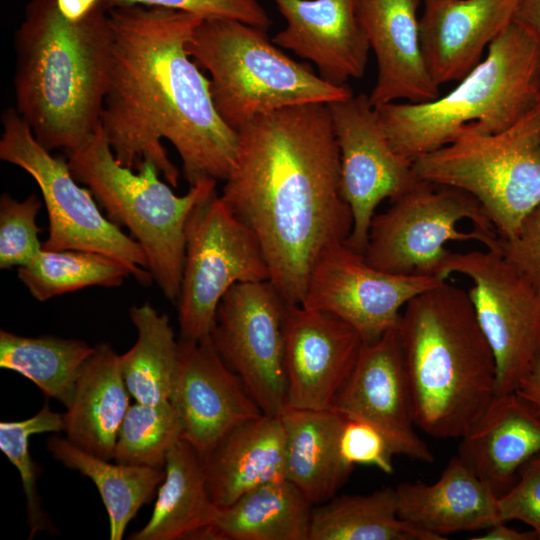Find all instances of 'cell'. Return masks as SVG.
I'll return each mask as SVG.
<instances>
[{
	"label": "cell",
	"instance_id": "obj_18",
	"mask_svg": "<svg viewBox=\"0 0 540 540\" xmlns=\"http://www.w3.org/2000/svg\"><path fill=\"white\" fill-rule=\"evenodd\" d=\"M332 409L378 428L397 455L434 462L433 452L415 431L397 327L377 341L363 344Z\"/></svg>",
	"mask_w": 540,
	"mask_h": 540
},
{
	"label": "cell",
	"instance_id": "obj_16",
	"mask_svg": "<svg viewBox=\"0 0 540 540\" xmlns=\"http://www.w3.org/2000/svg\"><path fill=\"white\" fill-rule=\"evenodd\" d=\"M363 344L360 334L337 316L302 304L287 303L284 316L286 406L332 409Z\"/></svg>",
	"mask_w": 540,
	"mask_h": 540
},
{
	"label": "cell",
	"instance_id": "obj_26",
	"mask_svg": "<svg viewBox=\"0 0 540 540\" xmlns=\"http://www.w3.org/2000/svg\"><path fill=\"white\" fill-rule=\"evenodd\" d=\"M280 417L286 435V479L314 506L328 501L353 471L339 451L343 415L333 409L286 406Z\"/></svg>",
	"mask_w": 540,
	"mask_h": 540
},
{
	"label": "cell",
	"instance_id": "obj_1",
	"mask_svg": "<svg viewBox=\"0 0 540 540\" xmlns=\"http://www.w3.org/2000/svg\"><path fill=\"white\" fill-rule=\"evenodd\" d=\"M112 32L101 128L116 160L136 170L153 163L174 188L180 172L162 140L182 161L189 186L225 181L238 152V134L219 116L210 80L187 51L201 17L147 6L108 12Z\"/></svg>",
	"mask_w": 540,
	"mask_h": 540
},
{
	"label": "cell",
	"instance_id": "obj_40",
	"mask_svg": "<svg viewBox=\"0 0 540 540\" xmlns=\"http://www.w3.org/2000/svg\"><path fill=\"white\" fill-rule=\"evenodd\" d=\"M500 253L540 293V203L509 238H500Z\"/></svg>",
	"mask_w": 540,
	"mask_h": 540
},
{
	"label": "cell",
	"instance_id": "obj_21",
	"mask_svg": "<svg viewBox=\"0 0 540 540\" xmlns=\"http://www.w3.org/2000/svg\"><path fill=\"white\" fill-rule=\"evenodd\" d=\"M519 0H423L420 38L429 72L440 87L461 80L513 23Z\"/></svg>",
	"mask_w": 540,
	"mask_h": 540
},
{
	"label": "cell",
	"instance_id": "obj_44",
	"mask_svg": "<svg viewBox=\"0 0 540 540\" xmlns=\"http://www.w3.org/2000/svg\"><path fill=\"white\" fill-rule=\"evenodd\" d=\"M472 540H538L533 530L520 531L506 525V522H498L487 531Z\"/></svg>",
	"mask_w": 540,
	"mask_h": 540
},
{
	"label": "cell",
	"instance_id": "obj_10",
	"mask_svg": "<svg viewBox=\"0 0 540 540\" xmlns=\"http://www.w3.org/2000/svg\"><path fill=\"white\" fill-rule=\"evenodd\" d=\"M0 159L18 166L39 187L49 219L45 250L100 253L120 262L143 286L153 280L146 255L131 236L106 217L89 188L79 185L67 158L53 156L35 138L15 107L1 115Z\"/></svg>",
	"mask_w": 540,
	"mask_h": 540
},
{
	"label": "cell",
	"instance_id": "obj_9",
	"mask_svg": "<svg viewBox=\"0 0 540 540\" xmlns=\"http://www.w3.org/2000/svg\"><path fill=\"white\" fill-rule=\"evenodd\" d=\"M477 241L499 251L500 237L469 193L420 179L372 219L363 252L368 264L400 275L444 276L449 242Z\"/></svg>",
	"mask_w": 540,
	"mask_h": 540
},
{
	"label": "cell",
	"instance_id": "obj_36",
	"mask_svg": "<svg viewBox=\"0 0 540 540\" xmlns=\"http://www.w3.org/2000/svg\"><path fill=\"white\" fill-rule=\"evenodd\" d=\"M42 201L31 194L22 201L8 193L0 197V268L7 270L30 262L42 249L36 217Z\"/></svg>",
	"mask_w": 540,
	"mask_h": 540
},
{
	"label": "cell",
	"instance_id": "obj_41",
	"mask_svg": "<svg viewBox=\"0 0 540 540\" xmlns=\"http://www.w3.org/2000/svg\"><path fill=\"white\" fill-rule=\"evenodd\" d=\"M513 23L519 26L540 48V0H519Z\"/></svg>",
	"mask_w": 540,
	"mask_h": 540
},
{
	"label": "cell",
	"instance_id": "obj_14",
	"mask_svg": "<svg viewBox=\"0 0 540 540\" xmlns=\"http://www.w3.org/2000/svg\"><path fill=\"white\" fill-rule=\"evenodd\" d=\"M327 105L339 149L341 192L353 220L346 244L363 254L378 205L398 198L420 178L413 161L392 147L367 95Z\"/></svg>",
	"mask_w": 540,
	"mask_h": 540
},
{
	"label": "cell",
	"instance_id": "obj_27",
	"mask_svg": "<svg viewBox=\"0 0 540 540\" xmlns=\"http://www.w3.org/2000/svg\"><path fill=\"white\" fill-rule=\"evenodd\" d=\"M152 514L132 540H203L219 507L210 495L199 453L180 439L168 452Z\"/></svg>",
	"mask_w": 540,
	"mask_h": 540
},
{
	"label": "cell",
	"instance_id": "obj_5",
	"mask_svg": "<svg viewBox=\"0 0 540 540\" xmlns=\"http://www.w3.org/2000/svg\"><path fill=\"white\" fill-rule=\"evenodd\" d=\"M539 70L540 48L512 23L445 95L375 109L394 150L413 161L449 144L465 127L497 133L514 124L538 103Z\"/></svg>",
	"mask_w": 540,
	"mask_h": 540
},
{
	"label": "cell",
	"instance_id": "obj_32",
	"mask_svg": "<svg viewBox=\"0 0 540 540\" xmlns=\"http://www.w3.org/2000/svg\"><path fill=\"white\" fill-rule=\"evenodd\" d=\"M94 349L79 339L0 331V367L29 379L44 395L66 408L72 400L78 373Z\"/></svg>",
	"mask_w": 540,
	"mask_h": 540
},
{
	"label": "cell",
	"instance_id": "obj_20",
	"mask_svg": "<svg viewBox=\"0 0 540 540\" xmlns=\"http://www.w3.org/2000/svg\"><path fill=\"white\" fill-rule=\"evenodd\" d=\"M419 0H356L357 13L378 67L368 95L374 108L392 102L420 103L439 96L424 57Z\"/></svg>",
	"mask_w": 540,
	"mask_h": 540
},
{
	"label": "cell",
	"instance_id": "obj_34",
	"mask_svg": "<svg viewBox=\"0 0 540 540\" xmlns=\"http://www.w3.org/2000/svg\"><path fill=\"white\" fill-rule=\"evenodd\" d=\"M182 426L170 401L130 405L121 424L113 459L129 465L164 468Z\"/></svg>",
	"mask_w": 540,
	"mask_h": 540
},
{
	"label": "cell",
	"instance_id": "obj_39",
	"mask_svg": "<svg viewBox=\"0 0 540 540\" xmlns=\"http://www.w3.org/2000/svg\"><path fill=\"white\" fill-rule=\"evenodd\" d=\"M502 522L519 521L540 540V452L518 470L514 484L498 497Z\"/></svg>",
	"mask_w": 540,
	"mask_h": 540
},
{
	"label": "cell",
	"instance_id": "obj_6",
	"mask_svg": "<svg viewBox=\"0 0 540 540\" xmlns=\"http://www.w3.org/2000/svg\"><path fill=\"white\" fill-rule=\"evenodd\" d=\"M187 51L209 74L215 108L236 132L265 113L300 104H329L353 94L347 85L331 84L308 64L290 58L265 29L241 21L202 20Z\"/></svg>",
	"mask_w": 540,
	"mask_h": 540
},
{
	"label": "cell",
	"instance_id": "obj_23",
	"mask_svg": "<svg viewBox=\"0 0 540 540\" xmlns=\"http://www.w3.org/2000/svg\"><path fill=\"white\" fill-rule=\"evenodd\" d=\"M460 440L458 456L499 497L540 452V417L515 392L495 395Z\"/></svg>",
	"mask_w": 540,
	"mask_h": 540
},
{
	"label": "cell",
	"instance_id": "obj_22",
	"mask_svg": "<svg viewBox=\"0 0 540 540\" xmlns=\"http://www.w3.org/2000/svg\"><path fill=\"white\" fill-rule=\"evenodd\" d=\"M395 489L399 517L439 540L502 522L498 496L458 455L434 483L403 482Z\"/></svg>",
	"mask_w": 540,
	"mask_h": 540
},
{
	"label": "cell",
	"instance_id": "obj_30",
	"mask_svg": "<svg viewBox=\"0 0 540 540\" xmlns=\"http://www.w3.org/2000/svg\"><path fill=\"white\" fill-rule=\"evenodd\" d=\"M309 540H439L398 515L396 489L335 495L313 508Z\"/></svg>",
	"mask_w": 540,
	"mask_h": 540
},
{
	"label": "cell",
	"instance_id": "obj_15",
	"mask_svg": "<svg viewBox=\"0 0 540 540\" xmlns=\"http://www.w3.org/2000/svg\"><path fill=\"white\" fill-rule=\"evenodd\" d=\"M444 281L379 270L362 253L340 243L326 249L315 262L302 305L337 316L364 343H372L398 326L411 299Z\"/></svg>",
	"mask_w": 540,
	"mask_h": 540
},
{
	"label": "cell",
	"instance_id": "obj_37",
	"mask_svg": "<svg viewBox=\"0 0 540 540\" xmlns=\"http://www.w3.org/2000/svg\"><path fill=\"white\" fill-rule=\"evenodd\" d=\"M147 6L187 12L202 19H231L266 29L271 20L257 0H101L105 11L124 6Z\"/></svg>",
	"mask_w": 540,
	"mask_h": 540
},
{
	"label": "cell",
	"instance_id": "obj_29",
	"mask_svg": "<svg viewBox=\"0 0 540 540\" xmlns=\"http://www.w3.org/2000/svg\"><path fill=\"white\" fill-rule=\"evenodd\" d=\"M47 448L54 459L94 483L108 514L110 540L123 538L128 523L165 476L164 468L110 463L60 436L49 438Z\"/></svg>",
	"mask_w": 540,
	"mask_h": 540
},
{
	"label": "cell",
	"instance_id": "obj_42",
	"mask_svg": "<svg viewBox=\"0 0 540 540\" xmlns=\"http://www.w3.org/2000/svg\"><path fill=\"white\" fill-rule=\"evenodd\" d=\"M540 417V356L514 391Z\"/></svg>",
	"mask_w": 540,
	"mask_h": 540
},
{
	"label": "cell",
	"instance_id": "obj_24",
	"mask_svg": "<svg viewBox=\"0 0 540 540\" xmlns=\"http://www.w3.org/2000/svg\"><path fill=\"white\" fill-rule=\"evenodd\" d=\"M219 508L268 482L286 479V435L280 415H261L222 436L200 456Z\"/></svg>",
	"mask_w": 540,
	"mask_h": 540
},
{
	"label": "cell",
	"instance_id": "obj_35",
	"mask_svg": "<svg viewBox=\"0 0 540 540\" xmlns=\"http://www.w3.org/2000/svg\"><path fill=\"white\" fill-rule=\"evenodd\" d=\"M63 431V414L52 411L48 404L28 419L0 422V450L19 472L26 498L30 539L39 531L54 532L55 527L41 506L37 490V477L40 472L31 457L29 439L35 434Z\"/></svg>",
	"mask_w": 540,
	"mask_h": 540
},
{
	"label": "cell",
	"instance_id": "obj_17",
	"mask_svg": "<svg viewBox=\"0 0 540 540\" xmlns=\"http://www.w3.org/2000/svg\"><path fill=\"white\" fill-rule=\"evenodd\" d=\"M169 401L179 417L182 439L200 456L234 427L264 414L242 379L220 358L210 336L178 339Z\"/></svg>",
	"mask_w": 540,
	"mask_h": 540
},
{
	"label": "cell",
	"instance_id": "obj_19",
	"mask_svg": "<svg viewBox=\"0 0 540 540\" xmlns=\"http://www.w3.org/2000/svg\"><path fill=\"white\" fill-rule=\"evenodd\" d=\"M286 21L272 41L309 60L334 85L364 75L370 51L356 0H272Z\"/></svg>",
	"mask_w": 540,
	"mask_h": 540
},
{
	"label": "cell",
	"instance_id": "obj_4",
	"mask_svg": "<svg viewBox=\"0 0 540 540\" xmlns=\"http://www.w3.org/2000/svg\"><path fill=\"white\" fill-rule=\"evenodd\" d=\"M397 330L416 428L460 439L496 388L495 357L468 292L444 281L415 296Z\"/></svg>",
	"mask_w": 540,
	"mask_h": 540
},
{
	"label": "cell",
	"instance_id": "obj_38",
	"mask_svg": "<svg viewBox=\"0 0 540 540\" xmlns=\"http://www.w3.org/2000/svg\"><path fill=\"white\" fill-rule=\"evenodd\" d=\"M338 443L340 455L350 468L366 465L386 474L393 473V457L397 453L385 434L375 426L343 415Z\"/></svg>",
	"mask_w": 540,
	"mask_h": 540
},
{
	"label": "cell",
	"instance_id": "obj_2",
	"mask_svg": "<svg viewBox=\"0 0 540 540\" xmlns=\"http://www.w3.org/2000/svg\"><path fill=\"white\" fill-rule=\"evenodd\" d=\"M237 134L221 198L258 239L270 282L286 303L302 304L315 262L346 243L353 225L328 105L265 113Z\"/></svg>",
	"mask_w": 540,
	"mask_h": 540
},
{
	"label": "cell",
	"instance_id": "obj_28",
	"mask_svg": "<svg viewBox=\"0 0 540 540\" xmlns=\"http://www.w3.org/2000/svg\"><path fill=\"white\" fill-rule=\"evenodd\" d=\"M313 508L289 480L268 482L219 508L203 540H309Z\"/></svg>",
	"mask_w": 540,
	"mask_h": 540
},
{
	"label": "cell",
	"instance_id": "obj_12",
	"mask_svg": "<svg viewBox=\"0 0 540 540\" xmlns=\"http://www.w3.org/2000/svg\"><path fill=\"white\" fill-rule=\"evenodd\" d=\"M461 274L496 362L495 395L514 392L540 356V293L497 250L451 252L446 279Z\"/></svg>",
	"mask_w": 540,
	"mask_h": 540
},
{
	"label": "cell",
	"instance_id": "obj_25",
	"mask_svg": "<svg viewBox=\"0 0 540 540\" xmlns=\"http://www.w3.org/2000/svg\"><path fill=\"white\" fill-rule=\"evenodd\" d=\"M81 367L72 400L63 414L66 438L82 450L111 460L130 407L119 356L109 343L94 346Z\"/></svg>",
	"mask_w": 540,
	"mask_h": 540
},
{
	"label": "cell",
	"instance_id": "obj_43",
	"mask_svg": "<svg viewBox=\"0 0 540 540\" xmlns=\"http://www.w3.org/2000/svg\"><path fill=\"white\" fill-rule=\"evenodd\" d=\"M55 3L61 16L70 22H79L102 8L101 0H55Z\"/></svg>",
	"mask_w": 540,
	"mask_h": 540
},
{
	"label": "cell",
	"instance_id": "obj_11",
	"mask_svg": "<svg viewBox=\"0 0 540 540\" xmlns=\"http://www.w3.org/2000/svg\"><path fill=\"white\" fill-rule=\"evenodd\" d=\"M270 280L254 233L212 192L192 210L185 229V261L178 302L180 338L210 336L223 295L240 282Z\"/></svg>",
	"mask_w": 540,
	"mask_h": 540
},
{
	"label": "cell",
	"instance_id": "obj_45",
	"mask_svg": "<svg viewBox=\"0 0 540 540\" xmlns=\"http://www.w3.org/2000/svg\"><path fill=\"white\" fill-rule=\"evenodd\" d=\"M537 90H538V100L540 102V70H539V75H538Z\"/></svg>",
	"mask_w": 540,
	"mask_h": 540
},
{
	"label": "cell",
	"instance_id": "obj_3",
	"mask_svg": "<svg viewBox=\"0 0 540 540\" xmlns=\"http://www.w3.org/2000/svg\"><path fill=\"white\" fill-rule=\"evenodd\" d=\"M112 32L100 8L79 22L31 0L15 33L16 110L48 151L87 143L101 126Z\"/></svg>",
	"mask_w": 540,
	"mask_h": 540
},
{
	"label": "cell",
	"instance_id": "obj_31",
	"mask_svg": "<svg viewBox=\"0 0 540 540\" xmlns=\"http://www.w3.org/2000/svg\"><path fill=\"white\" fill-rule=\"evenodd\" d=\"M129 314L137 339L119 356L128 392L136 402L143 404L169 401L178 356V340L169 318L150 303L131 307Z\"/></svg>",
	"mask_w": 540,
	"mask_h": 540
},
{
	"label": "cell",
	"instance_id": "obj_8",
	"mask_svg": "<svg viewBox=\"0 0 540 540\" xmlns=\"http://www.w3.org/2000/svg\"><path fill=\"white\" fill-rule=\"evenodd\" d=\"M427 182L469 193L500 238L515 234L540 203V102L497 133L465 127L449 144L413 160Z\"/></svg>",
	"mask_w": 540,
	"mask_h": 540
},
{
	"label": "cell",
	"instance_id": "obj_33",
	"mask_svg": "<svg viewBox=\"0 0 540 540\" xmlns=\"http://www.w3.org/2000/svg\"><path fill=\"white\" fill-rule=\"evenodd\" d=\"M18 278L38 301L92 286L118 287L129 271L117 260L90 251L41 249Z\"/></svg>",
	"mask_w": 540,
	"mask_h": 540
},
{
	"label": "cell",
	"instance_id": "obj_7",
	"mask_svg": "<svg viewBox=\"0 0 540 540\" xmlns=\"http://www.w3.org/2000/svg\"><path fill=\"white\" fill-rule=\"evenodd\" d=\"M74 178L92 192L107 217L126 227L143 249L148 270L163 295L176 302L185 261V229L195 206L216 190L204 179L176 195L159 178L156 166L143 162L136 170L121 165L102 128L82 147L66 153Z\"/></svg>",
	"mask_w": 540,
	"mask_h": 540
},
{
	"label": "cell",
	"instance_id": "obj_13",
	"mask_svg": "<svg viewBox=\"0 0 540 540\" xmlns=\"http://www.w3.org/2000/svg\"><path fill=\"white\" fill-rule=\"evenodd\" d=\"M286 305L270 280L237 283L221 298L210 333L220 358L269 416L286 406Z\"/></svg>",
	"mask_w": 540,
	"mask_h": 540
}]
</instances>
